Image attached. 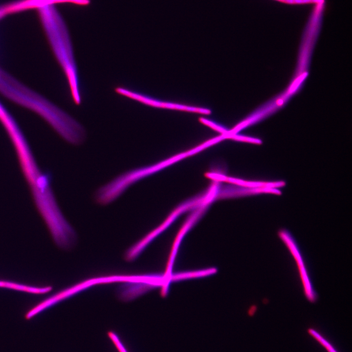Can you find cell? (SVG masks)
Listing matches in <instances>:
<instances>
[{
    "label": "cell",
    "mask_w": 352,
    "mask_h": 352,
    "mask_svg": "<svg viewBox=\"0 0 352 352\" xmlns=\"http://www.w3.org/2000/svg\"><path fill=\"white\" fill-rule=\"evenodd\" d=\"M121 286L118 290V297L122 301H130L141 295L148 289L157 284L146 282H126Z\"/></svg>",
    "instance_id": "4"
},
{
    "label": "cell",
    "mask_w": 352,
    "mask_h": 352,
    "mask_svg": "<svg viewBox=\"0 0 352 352\" xmlns=\"http://www.w3.org/2000/svg\"><path fill=\"white\" fill-rule=\"evenodd\" d=\"M115 91L118 94L144 105L159 108L173 109L203 114H209L211 110L206 108L188 106L180 104L164 102L137 91L124 87H117Z\"/></svg>",
    "instance_id": "3"
},
{
    "label": "cell",
    "mask_w": 352,
    "mask_h": 352,
    "mask_svg": "<svg viewBox=\"0 0 352 352\" xmlns=\"http://www.w3.org/2000/svg\"><path fill=\"white\" fill-rule=\"evenodd\" d=\"M308 333L323 346L328 352H337L333 346L313 329L309 328Z\"/></svg>",
    "instance_id": "6"
},
{
    "label": "cell",
    "mask_w": 352,
    "mask_h": 352,
    "mask_svg": "<svg viewBox=\"0 0 352 352\" xmlns=\"http://www.w3.org/2000/svg\"><path fill=\"white\" fill-rule=\"evenodd\" d=\"M278 236L294 258L306 298L310 302H315L317 298V293L310 278L304 258L292 234L285 229L280 230L278 232Z\"/></svg>",
    "instance_id": "2"
},
{
    "label": "cell",
    "mask_w": 352,
    "mask_h": 352,
    "mask_svg": "<svg viewBox=\"0 0 352 352\" xmlns=\"http://www.w3.org/2000/svg\"><path fill=\"white\" fill-rule=\"evenodd\" d=\"M130 278L129 275H111L85 280L45 298L27 311L25 318L29 320L45 309L94 285L125 283L129 281Z\"/></svg>",
    "instance_id": "1"
},
{
    "label": "cell",
    "mask_w": 352,
    "mask_h": 352,
    "mask_svg": "<svg viewBox=\"0 0 352 352\" xmlns=\"http://www.w3.org/2000/svg\"><path fill=\"white\" fill-rule=\"evenodd\" d=\"M282 2L298 4H308V3H316L322 0H276Z\"/></svg>",
    "instance_id": "7"
},
{
    "label": "cell",
    "mask_w": 352,
    "mask_h": 352,
    "mask_svg": "<svg viewBox=\"0 0 352 352\" xmlns=\"http://www.w3.org/2000/svg\"><path fill=\"white\" fill-rule=\"evenodd\" d=\"M0 288L37 295L46 294L52 289L50 286H36L5 280H0Z\"/></svg>",
    "instance_id": "5"
}]
</instances>
